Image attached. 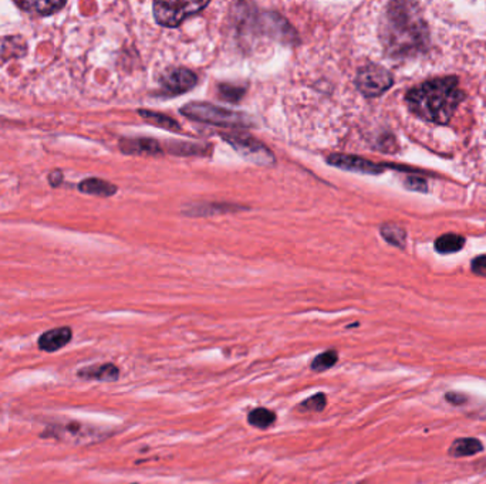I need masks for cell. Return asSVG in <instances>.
I'll use <instances>...</instances> for the list:
<instances>
[{"label": "cell", "mask_w": 486, "mask_h": 484, "mask_svg": "<svg viewBox=\"0 0 486 484\" xmlns=\"http://www.w3.org/2000/svg\"><path fill=\"white\" fill-rule=\"evenodd\" d=\"M406 185L407 188H409V190L412 191H421V192L427 191V185H425L424 180H419V178H408Z\"/></svg>", "instance_id": "obj_24"}, {"label": "cell", "mask_w": 486, "mask_h": 484, "mask_svg": "<svg viewBox=\"0 0 486 484\" xmlns=\"http://www.w3.org/2000/svg\"><path fill=\"white\" fill-rule=\"evenodd\" d=\"M358 484H366V483H358Z\"/></svg>", "instance_id": "obj_27"}, {"label": "cell", "mask_w": 486, "mask_h": 484, "mask_svg": "<svg viewBox=\"0 0 486 484\" xmlns=\"http://www.w3.org/2000/svg\"><path fill=\"white\" fill-rule=\"evenodd\" d=\"M223 139L235 148L241 157L245 158L246 160H251L253 164L267 165L274 164V157L269 149L261 142L252 139L249 135H222Z\"/></svg>", "instance_id": "obj_6"}, {"label": "cell", "mask_w": 486, "mask_h": 484, "mask_svg": "<svg viewBox=\"0 0 486 484\" xmlns=\"http://www.w3.org/2000/svg\"><path fill=\"white\" fill-rule=\"evenodd\" d=\"M482 443L473 438H462V439L455 440L452 443L451 448L448 450L450 456L454 458H467V456L477 455V453L482 452Z\"/></svg>", "instance_id": "obj_14"}, {"label": "cell", "mask_w": 486, "mask_h": 484, "mask_svg": "<svg viewBox=\"0 0 486 484\" xmlns=\"http://www.w3.org/2000/svg\"><path fill=\"white\" fill-rule=\"evenodd\" d=\"M329 164L333 167L340 168V170H351V172L358 173H376L383 172V168L380 165L374 164L370 160H363V158L353 157V155L335 154L329 157Z\"/></svg>", "instance_id": "obj_8"}, {"label": "cell", "mask_w": 486, "mask_h": 484, "mask_svg": "<svg viewBox=\"0 0 486 484\" xmlns=\"http://www.w3.org/2000/svg\"><path fill=\"white\" fill-rule=\"evenodd\" d=\"M205 148L206 147H201V145L197 144H172V147L170 148V151H171L172 154L178 155H202L203 151H205Z\"/></svg>", "instance_id": "obj_21"}, {"label": "cell", "mask_w": 486, "mask_h": 484, "mask_svg": "<svg viewBox=\"0 0 486 484\" xmlns=\"http://www.w3.org/2000/svg\"><path fill=\"white\" fill-rule=\"evenodd\" d=\"M465 239L460 234L448 233L437 239L435 249L442 254H451L460 252L464 247Z\"/></svg>", "instance_id": "obj_16"}, {"label": "cell", "mask_w": 486, "mask_h": 484, "mask_svg": "<svg viewBox=\"0 0 486 484\" xmlns=\"http://www.w3.org/2000/svg\"><path fill=\"white\" fill-rule=\"evenodd\" d=\"M447 401L452 405H464L467 402V396L458 394V392H450L447 394Z\"/></svg>", "instance_id": "obj_25"}, {"label": "cell", "mask_w": 486, "mask_h": 484, "mask_svg": "<svg viewBox=\"0 0 486 484\" xmlns=\"http://www.w3.org/2000/svg\"><path fill=\"white\" fill-rule=\"evenodd\" d=\"M181 113L193 121L211 124V126L229 127H252L253 121L248 116L222 107L212 106L208 103H191L181 108Z\"/></svg>", "instance_id": "obj_3"}, {"label": "cell", "mask_w": 486, "mask_h": 484, "mask_svg": "<svg viewBox=\"0 0 486 484\" xmlns=\"http://www.w3.org/2000/svg\"><path fill=\"white\" fill-rule=\"evenodd\" d=\"M338 353L335 350L326 351V353L319 354L313 359L310 364V368L315 372L327 371L337 364Z\"/></svg>", "instance_id": "obj_18"}, {"label": "cell", "mask_w": 486, "mask_h": 484, "mask_svg": "<svg viewBox=\"0 0 486 484\" xmlns=\"http://www.w3.org/2000/svg\"><path fill=\"white\" fill-rule=\"evenodd\" d=\"M356 84L364 96L378 97L393 86V77L381 66L367 65L358 71Z\"/></svg>", "instance_id": "obj_5"}, {"label": "cell", "mask_w": 486, "mask_h": 484, "mask_svg": "<svg viewBox=\"0 0 486 484\" xmlns=\"http://www.w3.org/2000/svg\"><path fill=\"white\" fill-rule=\"evenodd\" d=\"M48 180L52 183V186H58L63 182V173L62 170H53L50 175H48Z\"/></svg>", "instance_id": "obj_26"}, {"label": "cell", "mask_w": 486, "mask_h": 484, "mask_svg": "<svg viewBox=\"0 0 486 484\" xmlns=\"http://www.w3.org/2000/svg\"><path fill=\"white\" fill-rule=\"evenodd\" d=\"M81 379H96L100 382H114L119 378V366L114 364H100V366H86L78 372Z\"/></svg>", "instance_id": "obj_11"}, {"label": "cell", "mask_w": 486, "mask_h": 484, "mask_svg": "<svg viewBox=\"0 0 486 484\" xmlns=\"http://www.w3.org/2000/svg\"><path fill=\"white\" fill-rule=\"evenodd\" d=\"M119 147L124 154L129 155H157L162 152L161 145L150 139H123Z\"/></svg>", "instance_id": "obj_10"}, {"label": "cell", "mask_w": 486, "mask_h": 484, "mask_svg": "<svg viewBox=\"0 0 486 484\" xmlns=\"http://www.w3.org/2000/svg\"><path fill=\"white\" fill-rule=\"evenodd\" d=\"M17 6L22 7L26 12H35L40 16H50L57 10L66 6L65 2H53V0H29V2H16Z\"/></svg>", "instance_id": "obj_12"}, {"label": "cell", "mask_w": 486, "mask_h": 484, "mask_svg": "<svg viewBox=\"0 0 486 484\" xmlns=\"http://www.w3.org/2000/svg\"><path fill=\"white\" fill-rule=\"evenodd\" d=\"M107 437H109V432L106 430L93 427V425L78 422V420L56 422V424L48 425L47 429L42 433L43 439H53L67 443V445L78 446L100 442Z\"/></svg>", "instance_id": "obj_2"}, {"label": "cell", "mask_w": 486, "mask_h": 484, "mask_svg": "<svg viewBox=\"0 0 486 484\" xmlns=\"http://www.w3.org/2000/svg\"><path fill=\"white\" fill-rule=\"evenodd\" d=\"M470 267H472V272L478 276L486 277V254L473 259L472 266Z\"/></svg>", "instance_id": "obj_23"}, {"label": "cell", "mask_w": 486, "mask_h": 484, "mask_svg": "<svg viewBox=\"0 0 486 484\" xmlns=\"http://www.w3.org/2000/svg\"><path fill=\"white\" fill-rule=\"evenodd\" d=\"M326 404H327V396L320 392V394L313 395L312 398L303 401L300 407H302L303 411L322 412L326 407Z\"/></svg>", "instance_id": "obj_20"}, {"label": "cell", "mask_w": 486, "mask_h": 484, "mask_svg": "<svg viewBox=\"0 0 486 484\" xmlns=\"http://www.w3.org/2000/svg\"><path fill=\"white\" fill-rule=\"evenodd\" d=\"M71 338H73V331L70 327L53 328L40 335L37 345L45 353H56L65 348L70 343Z\"/></svg>", "instance_id": "obj_9"}, {"label": "cell", "mask_w": 486, "mask_h": 484, "mask_svg": "<svg viewBox=\"0 0 486 484\" xmlns=\"http://www.w3.org/2000/svg\"><path fill=\"white\" fill-rule=\"evenodd\" d=\"M208 6V2L180 0V2H155L154 16L161 26L178 27L181 23Z\"/></svg>", "instance_id": "obj_4"}, {"label": "cell", "mask_w": 486, "mask_h": 484, "mask_svg": "<svg viewBox=\"0 0 486 484\" xmlns=\"http://www.w3.org/2000/svg\"><path fill=\"white\" fill-rule=\"evenodd\" d=\"M221 94H222L223 97H226L228 100H239L241 98L242 94H243V90L242 88H236V87L233 86H222L221 87Z\"/></svg>", "instance_id": "obj_22"}, {"label": "cell", "mask_w": 486, "mask_h": 484, "mask_svg": "<svg viewBox=\"0 0 486 484\" xmlns=\"http://www.w3.org/2000/svg\"><path fill=\"white\" fill-rule=\"evenodd\" d=\"M381 234H383V238L388 243L394 244V246L404 247V244H406V232L399 226L387 223L381 228Z\"/></svg>", "instance_id": "obj_19"}, {"label": "cell", "mask_w": 486, "mask_h": 484, "mask_svg": "<svg viewBox=\"0 0 486 484\" xmlns=\"http://www.w3.org/2000/svg\"><path fill=\"white\" fill-rule=\"evenodd\" d=\"M248 422L249 425L258 427V429H267V427H271L276 422V415L271 409L258 407V409H254L249 414Z\"/></svg>", "instance_id": "obj_17"}, {"label": "cell", "mask_w": 486, "mask_h": 484, "mask_svg": "<svg viewBox=\"0 0 486 484\" xmlns=\"http://www.w3.org/2000/svg\"><path fill=\"white\" fill-rule=\"evenodd\" d=\"M139 114L145 121L151 122L152 126L160 127V129H168V131H180L181 129L180 124L175 119L164 114L154 113L149 109H140Z\"/></svg>", "instance_id": "obj_15"}, {"label": "cell", "mask_w": 486, "mask_h": 484, "mask_svg": "<svg viewBox=\"0 0 486 484\" xmlns=\"http://www.w3.org/2000/svg\"><path fill=\"white\" fill-rule=\"evenodd\" d=\"M78 190L83 193L94 196H113L117 192V186L113 183L107 182V180H97V178H90V180H83L78 185Z\"/></svg>", "instance_id": "obj_13"}, {"label": "cell", "mask_w": 486, "mask_h": 484, "mask_svg": "<svg viewBox=\"0 0 486 484\" xmlns=\"http://www.w3.org/2000/svg\"><path fill=\"white\" fill-rule=\"evenodd\" d=\"M161 83L165 93L170 96H180L197 86L198 78L195 73L188 68H171L165 71Z\"/></svg>", "instance_id": "obj_7"}, {"label": "cell", "mask_w": 486, "mask_h": 484, "mask_svg": "<svg viewBox=\"0 0 486 484\" xmlns=\"http://www.w3.org/2000/svg\"><path fill=\"white\" fill-rule=\"evenodd\" d=\"M464 98L457 78H435L409 90L407 104L419 118L442 126L450 122Z\"/></svg>", "instance_id": "obj_1"}]
</instances>
